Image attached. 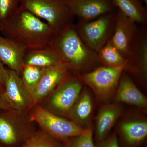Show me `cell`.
<instances>
[{
    "label": "cell",
    "instance_id": "cell-8",
    "mask_svg": "<svg viewBox=\"0 0 147 147\" xmlns=\"http://www.w3.org/2000/svg\"><path fill=\"white\" fill-rule=\"evenodd\" d=\"M127 59L124 71L146 83L147 76V26L138 27Z\"/></svg>",
    "mask_w": 147,
    "mask_h": 147
},
{
    "label": "cell",
    "instance_id": "cell-12",
    "mask_svg": "<svg viewBox=\"0 0 147 147\" xmlns=\"http://www.w3.org/2000/svg\"><path fill=\"white\" fill-rule=\"evenodd\" d=\"M69 70L60 63L42 68L41 78L32 96V105H35L54 90Z\"/></svg>",
    "mask_w": 147,
    "mask_h": 147
},
{
    "label": "cell",
    "instance_id": "cell-5",
    "mask_svg": "<svg viewBox=\"0 0 147 147\" xmlns=\"http://www.w3.org/2000/svg\"><path fill=\"white\" fill-rule=\"evenodd\" d=\"M116 11L103 14L92 21H78L74 24V28L83 42L96 53L99 52L113 36Z\"/></svg>",
    "mask_w": 147,
    "mask_h": 147
},
{
    "label": "cell",
    "instance_id": "cell-3",
    "mask_svg": "<svg viewBox=\"0 0 147 147\" xmlns=\"http://www.w3.org/2000/svg\"><path fill=\"white\" fill-rule=\"evenodd\" d=\"M20 5L47 23L56 36L74 25L75 16L66 0H20Z\"/></svg>",
    "mask_w": 147,
    "mask_h": 147
},
{
    "label": "cell",
    "instance_id": "cell-23",
    "mask_svg": "<svg viewBox=\"0 0 147 147\" xmlns=\"http://www.w3.org/2000/svg\"><path fill=\"white\" fill-rule=\"evenodd\" d=\"M42 72V68L40 67L26 65L23 67L21 79L31 98L39 83Z\"/></svg>",
    "mask_w": 147,
    "mask_h": 147
},
{
    "label": "cell",
    "instance_id": "cell-14",
    "mask_svg": "<svg viewBox=\"0 0 147 147\" xmlns=\"http://www.w3.org/2000/svg\"><path fill=\"white\" fill-rule=\"evenodd\" d=\"M113 97L115 102L133 105L146 113V97L138 88L131 77L124 71Z\"/></svg>",
    "mask_w": 147,
    "mask_h": 147
},
{
    "label": "cell",
    "instance_id": "cell-29",
    "mask_svg": "<svg viewBox=\"0 0 147 147\" xmlns=\"http://www.w3.org/2000/svg\"><path fill=\"white\" fill-rule=\"evenodd\" d=\"M141 1L146 6L147 5V0H141Z\"/></svg>",
    "mask_w": 147,
    "mask_h": 147
},
{
    "label": "cell",
    "instance_id": "cell-16",
    "mask_svg": "<svg viewBox=\"0 0 147 147\" xmlns=\"http://www.w3.org/2000/svg\"><path fill=\"white\" fill-rule=\"evenodd\" d=\"M26 51L20 43L0 34V60L20 76Z\"/></svg>",
    "mask_w": 147,
    "mask_h": 147
},
{
    "label": "cell",
    "instance_id": "cell-18",
    "mask_svg": "<svg viewBox=\"0 0 147 147\" xmlns=\"http://www.w3.org/2000/svg\"><path fill=\"white\" fill-rule=\"evenodd\" d=\"M34 132L0 117V147H20Z\"/></svg>",
    "mask_w": 147,
    "mask_h": 147
},
{
    "label": "cell",
    "instance_id": "cell-4",
    "mask_svg": "<svg viewBox=\"0 0 147 147\" xmlns=\"http://www.w3.org/2000/svg\"><path fill=\"white\" fill-rule=\"evenodd\" d=\"M126 64L115 67L101 65L90 72L77 74L83 84L93 92L98 100L106 102L115 93Z\"/></svg>",
    "mask_w": 147,
    "mask_h": 147
},
{
    "label": "cell",
    "instance_id": "cell-25",
    "mask_svg": "<svg viewBox=\"0 0 147 147\" xmlns=\"http://www.w3.org/2000/svg\"><path fill=\"white\" fill-rule=\"evenodd\" d=\"M20 5V0H0V25L4 24L15 13Z\"/></svg>",
    "mask_w": 147,
    "mask_h": 147
},
{
    "label": "cell",
    "instance_id": "cell-21",
    "mask_svg": "<svg viewBox=\"0 0 147 147\" xmlns=\"http://www.w3.org/2000/svg\"><path fill=\"white\" fill-rule=\"evenodd\" d=\"M98 55L100 64L103 66L118 67L127 63V59L122 55L110 39L99 50Z\"/></svg>",
    "mask_w": 147,
    "mask_h": 147
},
{
    "label": "cell",
    "instance_id": "cell-13",
    "mask_svg": "<svg viewBox=\"0 0 147 147\" xmlns=\"http://www.w3.org/2000/svg\"><path fill=\"white\" fill-rule=\"evenodd\" d=\"M4 86L9 105L16 110L26 109L32 105L30 95L24 86L21 76L13 70L7 69Z\"/></svg>",
    "mask_w": 147,
    "mask_h": 147
},
{
    "label": "cell",
    "instance_id": "cell-2",
    "mask_svg": "<svg viewBox=\"0 0 147 147\" xmlns=\"http://www.w3.org/2000/svg\"><path fill=\"white\" fill-rule=\"evenodd\" d=\"M50 47L61 62L77 74L90 72L101 65L98 53L83 42L74 25L62 34L55 36Z\"/></svg>",
    "mask_w": 147,
    "mask_h": 147
},
{
    "label": "cell",
    "instance_id": "cell-27",
    "mask_svg": "<svg viewBox=\"0 0 147 147\" xmlns=\"http://www.w3.org/2000/svg\"><path fill=\"white\" fill-rule=\"evenodd\" d=\"M7 69L5 68L3 63L0 60V85H4L5 83Z\"/></svg>",
    "mask_w": 147,
    "mask_h": 147
},
{
    "label": "cell",
    "instance_id": "cell-15",
    "mask_svg": "<svg viewBox=\"0 0 147 147\" xmlns=\"http://www.w3.org/2000/svg\"><path fill=\"white\" fill-rule=\"evenodd\" d=\"M121 103L114 102L102 105L98 112L94 127L95 142L105 139L123 113Z\"/></svg>",
    "mask_w": 147,
    "mask_h": 147
},
{
    "label": "cell",
    "instance_id": "cell-6",
    "mask_svg": "<svg viewBox=\"0 0 147 147\" xmlns=\"http://www.w3.org/2000/svg\"><path fill=\"white\" fill-rule=\"evenodd\" d=\"M84 86L78 74L69 70L53 91L49 100L50 108L55 113L68 117Z\"/></svg>",
    "mask_w": 147,
    "mask_h": 147
},
{
    "label": "cell",
    "instance_id": "cell-10",
    "mask_svg": "<svg viewBox=\"0 0 147 147\" xmlns=\"http://www.w3.org/2000/svg\"><path fill=\"white\" fill-rule=\"evenodd\" d=\"M78 21H92L105 13L115 12L117 9L112 0H66Z\"/></svg>",
    "mask_w": 147,
    "mask_h": 147
},
{
    "label": "cell",
    "instance_id": "cell-22",
    "mask_svg": "<svg viewBox=\"0 0 147 147\" xmlns=\"http://www.w3.org/2000/svg\"><path fill=\"white\" fill-rule=\"evenodd\" d=\"M20 147H65L62 142L44 130L36 131Z\"/></svg>",
    "mask_w": 147,
    "mask_h": 147
},
{
    "label": "cell",
    "instance_id": "cell-17",
    "mask_svg": "<svg viewBox=\"0 0 147 147\" xmlns=\"http://www.w3.org/2000/svg\"><path fill=\"white\" fill-rule=\"evenodd\" d=\"M90 91L88 87H84L68 117L70 121L83 129L92 124L90 121L94 111L93 96Z\"/></svg>",
    "mask_w": 147,
    "mask_h": 147
},
{
    "label": "cell",
    "instance_id": "cell-9",
    "mask_svg": "<svg viewBox=\"0 0 147 147\" xmlns=\"http://www.w3.org/2000/svg\"><path fill=\"white\" fill-rule=\"evenodd\" d=\"M138 28L134 20L117 9L114 32L110 40L125 59L128 57Z\"/></svg>",
    "mask_w": 147,
    "mask_h": 147
},
{
    "label": "cell",
    "instance_id": "cell-19",
    "mask_svg": "<svg viewBox=\"0 0 147 147\" xmlns=\"http://www.w3.org/2000/svg\"><path fill=\"white\" fill-rule=\"evenodd\" d=\"M61 63L54 51L50 47L27 50L24 58L26 65L45 68Z\"/></svg>",
    "mask_w": 147,
    "mask_h": 147
},
{
    "label": "cell",
    "instance_id": "cell-26",
    "mask_svg": "<svg viewBox=\"0 0 147 147\" xmlns=\"http://www.w3.org/2000/svg\"><path fill=\"white\" fill-rule=\"evenodd\" d=\"M95 147H121L116 131L110 133L101 141L95 142Z\"/></svg>",
    "mask_w": 147,
    "mask_h": 147
},
{
    "label": "cell",
    "instance_id": "cell-11",
    "mask_svg": "<svg viewBox=\"0 0 147 147\" xmlns=\"http://www.w3.org/2000/svg\"><path fill=\"white\" fill-rule=\"evenodd\" d=\"M115 131L121 147H140L147 138V120L143 118L124 120Z\"/></svg>",
    "mask_w": 147,
    "mask_h": 147
},
{
    "label": "cell",
    "instance_id": "cell-1",
    "mask_svg": "<svg viewBox=\"0 0 147 147\" xmlns=\"http://www.w3.org/2000/svg\"><path fill=\"white\" fill-rule=\"evenodd\" d=\"M0 33L20 43L27 50L50 47L56 36L47 23L20 5L1 25Z\"/></svg>",
    "mask_w": 147,
    "mask_h": 147
},
{
    "label": "cell",
    "instance_id": "cell-7",
    "mask_svg": "<svg viewBox=\"0 0 147 147\" xmlns=\"http://www.w3.org/2000/svg\"><path fill=\"white\" fill-rule=\"evenodd\" d=\"M30 119L37 123L44 131L62 142L82 134L85 130L72 121L63 118L41 106L35 108Z\"/></svg>",
    "mask_w": 147,
    "mask_h": 147
},
{
    "label": "cell",
    "instance_id": "cell-20",
    "mask_svg": "<svg viewBox=\"0 0 147 147\" xmlns=\"http://www.w3.org/2000/svg\"><path fill=\"white\" fill-rule=\"evenodd\" d=\"M117 9L137 24L147 26V9L141 0H112Z\"/></svg>",
    "mask_w": 147,
    "mask_h": 147
},
{
    "label": "cell",
    "instance_id": "cell-24",
    "mask_svg": "<svg viewBox=\"0 0 147 147\" xmlns=\"http://www.w3.org/2000/svg\"><path fill=\"white\" fill-rule=\"evenodd\" d=\"M93 137L94 127L91 124L82 134L68 138L62 143L65 147H95Z\"/></svg>",
    "mask_w": 147,
    "mask_h": 147
},
{
    "label": "cell",
    "instance_id": "cell-30",
    "mask_svg": "<svg viewBox=\"0 0 147 147\" xmlns=\"http://www.w3.org/2000/svg\"><path fill=\"white\" fill-rule=\"evenodd\" d=\"M1 25H0V30H1Z\"/></svg>",
    "mask_w": 147,
    "mask_h": 147
},
{
    "label": "cell",
    "instance_id": "cell-28",
    "mask_svg": "<svg viewBox=\"0 0 147 147\" xmlns=\"http://www.w3.org/2000/svg\"><path fill=\"white\" fill-rule=\"evenodd\" d=\"M11 108L10 105H9L7 102H6L4 101L0 100V108L1 109H9V108Z\"/></svg>",
    "mask_w": 147,
    "mask_h": 147
}]
</instances>
